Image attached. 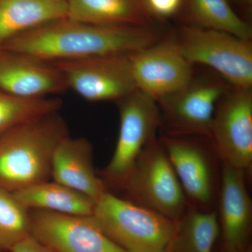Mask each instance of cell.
<instances>
[{
    "label": "cell",
    "mask_w": 252,
    "mask_h": 252,
    "mask_svg": "<svg viewBox=\"0 0 252 252\" xmlns=\"http://www.w3.org/2000/svg\"><path fill=\"white\" fill-rule=\"evenodd\" d=\"M158 33L146 26H97L56 20L15 36L0 49L47 61L130 55L153 45Z\"/></svg>",
    "instance_id": "cell-1"
},
{
    "label": "cell",
    "mask_w": 252,
    "mask_h": 252,
    "mask_svg": "<svg viewBox=\"0 0 252 252\" xmlns=\"http://www.w3.org/2000/svg\"><path fill=\"white\" fill-rule=\"evenodd\" d=\"M58 112L23 123L0 137V188L15 192L51 178L55 150L69 135Z\"/></svg>",
    "instance_id": "cell-2"
},
{
    "label": "cell",
    "mask_w": 252,
    "mask_h": 252,
    "mask_svg": "<svg viewBox=\"0 0 252 252\" xmlns=\"http://www.w3.org/2000/svg\"><path fill=\"white\" fill-rule=\"evenodd\" d=\"M104 234L126 252H165L176 221L109 190L91 215Z\"/></svg>",
    "instance_id": "cell-3"
},
{
    "label": "cell",
    "mask_w": 252,
    "mask_h": 252,
    "mask_svg": "<svg viewBox=\"0 0 252 252\" xmlns=\"http://www.w3.org/2000/svg\"><path fill=\"white\" fill-rule=\"evenodd\" d=\"M119 189L125 192L126 200L175 221L189 206L166 152L157 137L146 146Z\"/></svg>",
    "instance_id": "cell-4"
},
{
    "label": "cell",
    "mask_w": 252,
    "mask_h": 252,
    "mask_svg": "<svg viewBox=\"0 0 252 252\" xmlns=\"http://www.w3.org/2000/svg\"><path fill=\"white\" fill-rule=\"evenodd\" d=\"M174 39L192 64L212 68L232 87L252 89L251 40L196 25L182 27Z\"/></svg>",
    "instance_id": "cell-5"
},
{
    "label": "cell",
    "mask_w": 252,
    "mask_h": 252,
    "mask_svg": "<svg viewBox=\"0 0 252 252\" xmlns=\"http://www.w3.org/2000/svg\"><path fill=\"white\" fill-rule=\"evenodd\" d=\"M117 102L120 127L117 145L108 165L98 175L107 189H119L160 127L158 102L142 91H135Z\"/></svg>",
    "instance_id": "cell-6"
},
{
    "label": "cell",
    "mask_w": 252,
    "mask_h": 252,
    "mask_svg": "<svg viewBox=\"0 0 252 252\" xmlns=\"http://www.w3.org/2000/svg\"><path fill=\"white\" fill-rule=\"evenodd\" d=\"M67 89L89 102L120 100L137 90L129 55H107L51 62Z\"/></svg>",
    "instance_id": "cell-7"
},
{
    "label": "cell",
    "mask_w": 252,
    "mask_h": 252,
    "mask_svg": "<svg viewBox=\"0 0 252 252\" xmlns=\"http://www.w3.org/2000/svg\"><path fill=\"white\" fill-rule=\"evenodd\" d=\"M231 87L221 81L193 78L183 89L159 100L165 135L210 140L217 104Z\"/></svg>",
    "instance_id": "cell-8"
},
{
    "label": "cell",
    "mask_w": 252,
    "mask_h": 252,
    "mask_svg": "<svg viewBox=\"0 0 252 252\" xmlns=\"http://www.w3.org/2000/svg\"><path fill=\"white\" fill-rule=\"evenodd\" d=\"M159 140L190 202L189 205L212 210L220 182L213 146H207L205 139L200 137L163 135Z\"/></svg>",
    "instance_id": "cell-9"
},
{
    "label": "cell",
    "mask_w": 252,
    "mask_h": 252,
    "mask_svg": "<svg viewBox=\"0 0 252 252\" xmlns=\"http://www.w3.org/2000/svg\"><path fill=\"white\" fill-rule=\"evenodd\" d=\"M210 142L223 163L250 172L252 165V90L231 87L219 101Z\"/></svg>",
    "instance_id": "cell-10"
},
{
    "label": "cell",
    "mask_w": 252,
    "mask_h": 252,
    "mask_svg": "<svg viewBox=\"0 0 252 252\" xmlns=\"http://www.w3.org/2000/svg\"><path fill=\"white\" fill-rule=\"evenodd\" d=\"M137 90L158 102L188 85L193 64L182 54L174 36L129 55Z\"/></svg>",
    "instance_id": "cell-11"
},
{
    "label": "cell",
    "mask_w": 252,
    "mask_h": 252,
    "mask_svg": "<svg viewBox=\"0 0 252 252\" xmlns=\"http://www.w3.org/2000/svg\"><path fill=\"white\" fill-rule=\"evenodd\" d=\"M31 234L54 252H126L96 224L91 216L30 210Z\"/></svg>",
    "instance_id": "cell-12"
},
{
    "label": "cell",
    "mask_w": 252,
    "mask_h": 252,
    "mask_svg": "<svg viewBox=\"0 0 252 252\" xmlns=\"http://www.w3.org/2000/svg\"><path fill=\"white\" fill-rule=\"evenodd\" d=\"M67 89L62 73L51 62L0 49V91L24 98H37Z\"/></svg>",
    "instance_id": "cell-13"
},
{
    "label": "cell",
    "mask_w": 252,
    "mask_h": 252,
    "mask_svg": "<svg viewBox=\"0 0 252 252\" xmlns=\"http://www.w3.org/2000/svg\"><path fill=\"white\" fill-rule=\"evenodd\" d=\"M245 174L243 170L222 162L217 214L225 249L230 251H243L248 248L252 206Z\"/></svg>",
    "instance_id": "cell-14"
},
{
    "label": "cell",
    "mask_w": 252,
    "mask_h": 252,
    "mask_svg": "<svg viewBox=\"0 0 252 252\" xmlns=\"http://www.w3.org/2000/svg\"><path fill=\"white\" fill-rule=\"evenodd\" d=\"M51 178L94 203L108 190L94 170L92 144L84 137L69 135L61 141L53 157Z\"/></svg>",
    "instance_id": "cell-15"
},
{
    "label": "cell",
    "mask_w": 252,
    "mask_h": 252,
    "mask_svg": "<svg viewBox=\"0 0 252 252\" xmlns=\"http://www.w3.org/2000/svg\"><path fill=\"white\" fill-rule=\"evenodd\" d=\"M67 17V0H0V48L15 36Z\"/></svg>",
    "instance_id": "cell-16"
},
{
    "label": "cell",
    "mask_w": 252,
    "mask_h": 252,
    "mask_svg": "<svg viewBox=\"0 0 252 252\" xmlns=\"http://www.w3.org/2000/svg\"><path fill=\"white\" fill-rule=\"evenodd\" d=\"M67 18L97 26H146L153 17L144 0H67Z\"/></svg>",
    "instance_id": "cell-17"
},
{
    "label": "cell",
    "mask_w": 252,
    "mask_h": 252,
    "mask_svg": "<svg viewBox=\"0 0 252 252\" xmlns=\"http://www.w3.org/2000/svg\"><path fill=\"white\" fill-rule=\"evenodd\" d=\"M29 210H39L77 216H91L94 202L84 194L56 182H41L12 192Z\"/></svg>",
    "instance_id": "cell-18"
},
{
    "label": "cell",
    "mask_w": 252,
    "mask_h": 252,
    "mask_svg": "<svg viewBox=\"0 0 252 252\" xmlns=\"http://www.w3.org/2000/svg\"><path fill=\"white\" fill-rule=\"evenodd\" d=\"M220 233L216 210L189 205L176 220L175 231L165 252H212Z\"/></svg>",
    "instance_id": "cell-19"
},
{
    "label": "cell",
    "mask_w": 252,
    "mask_h": 252,
    "mask_svg": "<svg viewBox=\"0 0 252 252\" xmlns=\"http://www.w3.org/2000/svg\"><path fill=\"white\" fill-rule=\"evenodd\" d=\"M196 26L224 31L251 40L252 28L231 7L228 0H187Z\"/></svg>",
    "instance_id": "cell-20"
},
{
    "label": "cell",
    "mask_w": 252,
    "mask_h": 252,
    "mask_svg": "<svg viewBox=\"0 0 252 252\" xmlns=\"http://www.w3.org/2000/svg\"><path fill=\"white\" fill-rule=\"evenodd\" d=\"M62 105L58 97L24 98L0 91V137L20 124L59 112Z\"/></svg>",
    "instance_id": "cell-21"
},
{
    "label": "cell",
    "mask_w": 252,
    "mask_h": 252,
    "mask_svg": "<svg viewBox=\"0 0 252 252\" xmlns=\"http://www.w3.org/2000/svg\"><path fill=\"white\" fill-rule=\"evenodd\" d=\"M30 234V210L12 192L0 188V252H9L15 244Z\"/></svg>",
    "instance_id": "cell-22"
},
{
    "label": "cell",
    "mask_w": 252,
    "mask_h": 252,
    "mask_svg": "<svg viewBox=\"0 0 252 252\" xmlns=\"http://www.w3.org/2000/svg\"><path fill=\"white\" fill-rule=\"evenodd\" d=\"M152 17L170 18L180 11L183 0H144Z\"/></svg>",
    "instance_id": "cell-23"
},
{
    "label": "cell",
    "mask_w": 252,
    "mask_h": 252,
    "mask_svg": "<svg viewBox=\"0 0 252 252\" xmlns=\"http://www.w3.org/2000/svg\"><path fill=\"white\" fill-rule=\"evenodd\" d=\"M9 252H54L31 234L15 244Z\"/></svg>",
    "instance_id": "cell-24"
},
{
    "label": "cell",
    "mask_w": 252,
    "mask_h": 252,
    "mask_svg": "<svg viewBox=\"0 0 252 252\" xmlns=\"http://www.w3.org/2000/svg\"><path fill=\"white\" fill-rule=\"evenodd\" d=\"M237 1L243 4L250 5L252 3V0H237Z\"/></svg>",
    "instance_id": "cell-25"
},
{
    "label": "cell",
    "mask_w": 252,
    "mask_h": 252,
    "mask_svg": "<svg viewBox=\"0 0 252 252\" xmlns=\"http://www.w3.org/2000/svg\"><path fill=\"white\" fill-rule=\"evenodd\" d=\"M225 250H226V252H252V250L250 248H248L247 249H245V250H243V251H230V250H226L225 249Z\"/></svg>",
    "instance_id": "cell-26"
}]
</instances>
